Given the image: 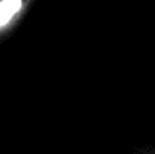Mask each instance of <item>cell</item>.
Here are the masks:
<instances>
[{
    "instance_id": "obj_1",
    "label": "cell",
    "mask_w": 155,
    "mask_h": 154,
    "mask_svg": "<svg viewBox=\"0 0 155 154\" xmlns=\"http://www.w3.org/2000/svg\"><path fill=\"white\" fill-rule=\"evenodd\" d=\"M23 0H2L0 2V27L8 24L12 17L21 9Z\"/></svg>"
}]
</instances>
